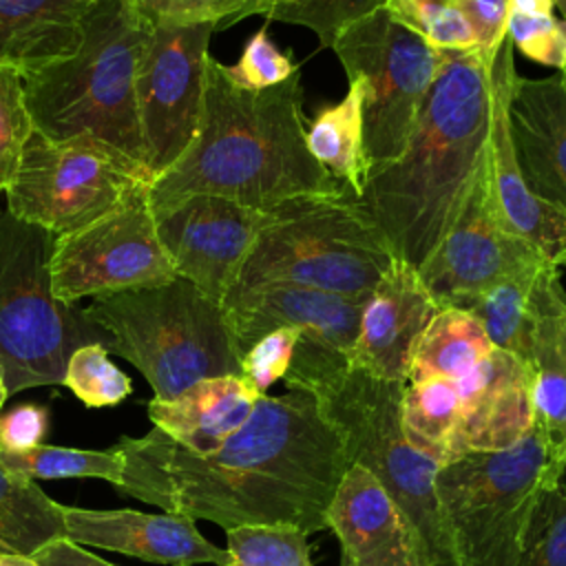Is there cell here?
Listing matches in <instances>:
<instances>
[{"label":"cell","mask_w":566,"mask_h":566,"mask_svg":"<svg viewBox=\"0 0 566 566\" xmlns=\"http://www.w3.org/2000/svg\"><path fill=\"white\" fill-rule=\"evenodd\" d=\"M491 349L493 343L486 329L471 312L440 307L416 345L407 380H458L484 360Z\"/></svg>","instance_id":"obj_28"},{"label":"cell","mask_w":566,"mask_h":566,"mask_svg":"<svg viewBox=\"0 0 566 566\" xmlns=\"http://www.w3.org/2000/svg\"><path fill=\"white\" fill-rule=\"evenodd\" d=\"M491 119V57L447 51L407 148L354 195L396 261L418 270L431 256L489 153Z\"/></svg>","instance_id":"obj_3"},{"label":"cell","mask_w":566,"mask_h":566,"mask_svg":"<svg viewBox=\"0 0 566 566\" xmlns=\"http://www.w3.org/2000/svg\"><path fill=\"white\" fill-rule=\"evenodd\" d=\"M506 35L528 60L564 71L566 66V20L553 13H509Z\"/></svg>","instance_id":"obj_38"},{"label":"cell","mask_w":566,"mask_h":566,"mask_svg":"<svg viewBox=\"0 0 566 566\" xmlns=\"http://www.w3.org/2000/svg\"><path fill=\"white\" fill-rule=\"evenodd\" d=\"M177 276L150 208V184L137 186L117 208L93 223L55 237L51 285L62 303L77 305Z\"/></svg>","instance_id":"obj_12"},{"label":"cell","mask_w":566,"mask_h":566,"mask_svg":"<svg viewBox=\"0 0 566 566\" xmlns=\"http://www.w3.org/2000/svg\"><path fill=\"white\" fill-rule=\"evenodd\" d=\"M53 232L0 208V369L7 396L62 385L77 347L108 345L82 307L53 294Z\"/></svg>","instance_id":"obj_8"},{"label":"cell","mask_w":566,"mask_h":566,"mask_svg":"<svg viewBox=\"0 0 566 566\" xmlns=\"http://www.w3.org/2000/svg\"><path fill=\"white\" fill-rule=\"evenodd\" d=\"M285 387L310 391L338 433L347 462L367 469L405 509L420 533L431 566H453L451 544L436 493L438 464L418 453L402 433L407 382L385 380L312 338H298Z\"/></svg>","instance_id":"obj_4"},{"label":"cell","mask_w":566,"mask_h":566,"mask_svg":"<svg viewBox=\"0 0 566 566\" xmlns=\"http://www.w3.org/2000/svg\"><path fill=\"white\" fill-rule=\"evenodd\" d=\"M389 15L442 51L478 49L475 31L458 0H387Z\"/></svg>","instance_id":"obj_33"},{"label":"cell","mask_w":566,"mask_h":566,"mask_svg":"<svg viewBox=\"0 0 566 566\" xmlns=\"http://www.w3.org/2000/svg\"><path fill=\"white\" fill-rule=\"evenodd\" d=\"M387 0H274L268 20L307 27L321 46L332 49L336 38L354 22L385 7Z\"/></svg>","instance_id":"obj_36"},{"label":"cell","mask_w":566,"mask_h":566,"mask_svg":"<svg viewBox=\"0 0 566 566\" xmlns=\"http://www.w3.org/2000/svg\"><path fill=\"white\" fill-rule=\"evenodd\" d=\"M0 566H38L31 557L22 555H11V553H0Z\"/></svg>","instance_id":"obj_47"},{"label":"cell","mask_w":566,"mask_h":566,"mask_svg":"<svg viewBox=\"0 0 566 566\" xmlns=\"http://www.w3.org/2000/svg\"><path fill=\"white\" fill-rule=\"evenodd\" d=\"M365 301L343 298L294 283H234L221 301L239 356L261 336L292 327L334 352L352 356Z\"/></svg>","instance_id":"obj_16"},{"label":"cell","mask_w":566,"mask_h":566,"mask_svg":"<svg viewBox=\"0 0 566 566\" xmlns=\"http://www.w3.org/2000/svg\"><path fill=\"white\" fill-rule=\"evenodd\" d=\"M307 535L294 526H239L226 531L223 566H314Z\"/></svg>","instance_id":"obj_34"},{"label":"cell","mask_w":566,"mask_h":566,"mask_svg":"<svg viewBox=\"0 0 566 566\" xmlns=\"http://www.w3.org/2000/svg\"><path fill=\"white\" fill-rule=\"evenodd\" d=\"M438 310L418 270L394 261L363 303L349 363L371 376L407 382L416 345Z\"/></svg>","instance_id":"obj_20"},{"label":"cell","mask_w":566,"mask_h":566,"mask_svg":"<svg viewBox=\"0 0 566 566\" xmlns=\"http://www.w3.org/2000/svg\"><path fill=\"white\" fill-rule=\"evenodd\" d=\"M214 24H153L135 77L144 166L161 177L190 146L201 115Z\"/></svg>","instance_id":"obj_13"},{"label":"cell","mask_w":566,"mask_h":566,"mask_svg":"<svg viewBox=\"0 0 566 566\" xmlns=\"http://www.w3.org/2000/svg\"><path fill=\"white\" fill-rule=\"evenodd\" d=\"M228 77L245 91L272 88L296 73L290 55L281 53L265 29L250 35L237 64L226 66Z\"/></svg>","instance_id":"obj_39"},{"label":"cell","mask_w":566,"mask_h":566,"mask_svg":"<svg viewBox=\"0 0 566 566\" xmlns=\"http://www.w3.org/2000/svg\"><path fill=\"white\" fill-rule=\"evenodd\" d=\"M325 528L352 566H431L405 509L363 467L349 464L325 513Z\"/></svg>","instance_id":"obj_17"},{"label":"cell","mask_w":566,"mask_h":566,"mask_svg":"<svg viewBox=\"0 0 566 566\" xmlns=\"http://www.w3.org/2000/svg\"><path fill=\"white\" fill-rule=\"evenodd\" d=\"M9 396H7V389H4V378H2V369H0V407L4 405V400H7Z\"/></svg>","instance_id":"obj_48"},{"label":"cell","mask_w":566,"mask_h":566,"mask_svg":"<svg viewBox=\"0 0 566 566\" xmlns=\"http://www.w3.org/2000/svg\"><path fill=\"white\" fill-rule=\"evenodd\" d=\"M531 369L535 424L548 458L566 467V290L555 265L546 268L537 290Z\"/></svg>","instance_id":"obj_23"},{"label":"cell","mask_w":566,"mask_h":566,"mask_svg":"<svg viewBox=\"0 0 566 566\" xmlns=\"http://www.w3.org/2000/svg\"><path fill=\"white\" fill-rule=\"evenodd\" d=\"M338 566H352V564H349V562H347V559L340 555V564H338Z\"/></svg>","instance_id":"obj_51"},{"label":"cell","mask_w":566,"mask_h":566,"mask_svg":"<svg viewBox=\"0 0 566 566\" xmlns=\"http://www.w3.org/2000/svg\"><path fill=\"white\" fill-rule=\"evenodd\" d=\"M555 7L564 13V18H566V0H555Z\"/></svg>","instance_id":"obj_49"},{"label":"cell","mask_w":566,"mask_h":566,"mask_svg":"<svg viewBox=\"0 0 566 566\" xmlns=\"http://www.w3.org/2000/svg\"><path fill=\"white\" fill-rule=\"evenodd\" d=\"M332 51L347 80L363 88V133L369 172L402 155L447 51L427 44L382 7L347 27ZM367 172V175H369Z\"/></svg>","instance_id":"obj_10"},{"label":"cell","mask_w":566,"mask_h":566,"mask_svg":"<svg viewBox=\"0 0 566 566\" xmlns=\"http://www.w3.org/2000/svg\"><path fill=\"white\" fill-rule=\"evenodd\" d=\"M460 418V389L451 378L407 380L402 391V433L407 442L438 467L453 460Z\"/></svg>","instance_id":"obj_29"},{"label":"cell","mask_w":566,"mask_h":566,"mask_svg":"<svg viewBox=\"0 0 566 566\" xmlns=\"http://www.w3.org/2000/svg\"><path fill=\"white\" fill-rule=\"evenodd\" d=\"M517 77L513 64V42L509 35L491 57L493 119H491V177L497 210L504 223L537 250L551 265H566V212L528 190L520 175L511 128L509 99Z\"/></svg>","instance_id":"obj_19"},{"label":"cell","mask_w":566,"mask_h":566,"mask_svg":"<svg viewBox=\"0 0 566 566\" xmlns=\"http://www.w3.org/2000/svg\"><path fill=\"white\" fill-rule=\"evenodd\" d=\"M119 493L166 513L239 526L325 528V513L349 462L316 398L298 387L261 396L245 424L219 449L192 453L159 429L115 444Z\"/></svg>","instance_id":"obj_1"},{"label":"cell","mask_w":566,"mask_h":566,"mask_svg":"<svg viewBox=\"0 0 566 566\" xmlns=\"http://www.w3.org/2000/svg\"><path fill=\"white\" fill-rule=\"evenodd\" d=\"M458 2L475 31L478 49L486 57H493L506 38L511 2L509 0H458Z\"/></svg>","instance_id":"obj_43"},{"label":"cell","mask_w":566,"mask_h":566,"mask_svg":"<svg viewBox=\"0 0 566 566\" xmlns=\"http://www.w3.org/2000/svg\"><path fill=\"white\" fill-rule=\"evenodd\" d=\"M150 24H214L217 29L234 24L241 0H130Z\"/></svg>","instance_id":"obj_41"},{"label":"cell","mask_w":566,"mask_h":566,"mask_svg":"<svg viewBox=\"0 0 566 566\" xmlns=\"http://www.w3.org/2000/svg\"><path fill=\"white\" fill-rule=\"evenodd\" d=\"M509 128L528 190L566 212V86L559 75L515 77Z\"/></svg>","instance_id":"obj_22"},{"label":"cell","mask_w":566,"mask_h":566,"mask_svg":"<svg viewBox=\"0 0 566 566\" xmlns=\"http://www.w3.org/2000/svg\"><path fill=\"white\" fill-rule=\"evenodd\" d=\"M49 429V411L42 405H20L0 413V451H27L42 444Z\"/></svg>","instance_id":"obj_42"},{"label":"cell","mask_w":566,"mask_h":566,"mask_svg":"<svg viewBox=\"0 0 566 566\" xmlns=\"http://www.w3.org/2000/svg\"><path fill=\"white\" fill-rule=\"evenodd\" d=\"M555 464L537 424L511 449L442 464L436 493L453 566H517L531 509Z\"/></svg>","instance_id":"obj_9"},{"label":"cell","mask_w":566,"mask_h":566,"mask_svg":"<svg viewBox=\"0 0 566 566\" xmlns=\"http://www.w3.org/2000/svg\"><path fill=\"white\" fill-rule=\"evenodd\" d=\"M305 144L312 157L347 190L358 195L367 179V153L363 133V88L349 82L345 97L325 106L310 122Z\"/></svg>","instance_id":"obj_27"},{"label":"cell","mask_w":566,"mask_h":566,"mask_svg":"<svg viewBox=\"0 0 566 566\" xmlns=\"http://www.w3.org/2000/svg\"><path fill=\"white\" fill-rule=\"evenodd\" d=\"M150 29L130 0H93L77 53L24 75L35 130L99 142L146 170L135 77Z\"/></svg>","instance_id":"obj_5"},{"label":"cell","mask_w":566,"mask_h":566,"mask_svg":"<svg viewBox=\"0 0 566 566\" xmlns=\"http://www.w3.org/2000/svg\"><path fill=\"white\" fill-rule=\"evenodd\" d=\"M142 184H153L148 172L99 142L33 130L4 195L15 219L60 237L104 217Z\"/></svg>","instance_id":"obj_11"},{"label":"cell","mask_w":566,"mask_h":566,"mask_svg":"<svg viewBox=\"0 0 566 566\" xmlns=\"http://www.w3.org/2000/svg\"><path fill=\"white\" fill-rule=\"evenodd\" d=\"M272 4H274V0H241V9H239L234 22L250 18V15H265Z\"/></svg>","instance_id":"obj_46"},{"label":"cell","mask_w":566,"mask_h":566,"mask_svg":"<svg viewBox=\"0 0 566 566\" xmlns=\"http://www.w3.org/2000/svg\"><path fill=\"white\" fill-rule=\"evenodd\" d=\"M159 241L177 276L221 303L272 210L214 195H192L153 212Z\"/></svg>","instance_id":"obj_15"},{"label":"cell","mask_w":566,"mask_h":566,"mask_svg":"<svg viewBox=\"0 0 566 566\" xmlns=\"http://www.w3.org/2000/svg\"><path fill=\"white\" fill-rule=\"evenodd\" d=\"M537 261L546 259L520 239L497 210L486 153L453 223L418 274L440 307H462L493 283Z\"/></svg>","instance_id":"obj_14"},{"label":"cell","mask_w":566,"mask_h":566,"mask_svg":"<svg viewBox=\"0 0 566 566\" xmlns=\"http://www.w3.org/2000/svg\"><path fill=\"white\" fill-rule=\"evenodd\" d=\"M102 343L77 347L64 371V387H69L86 407H113L133 391L130 378L108 358Z\"/></svg>","instance_id":"obj_35"},{"label":"cell","mask_w":566,"mask_h":566,"mask_svg":"<svg viewBox=\"0 0 566 566\" xmlns=\"http://www.w3.org/2000/svg\"><path fill=\"white\" fill-rule=\"evenodd\" d=\"M394 261L380 232L345 188L274 208L234 283L279 281L365 301Z\"/></svg>","instance_id":"obj_7"},{"label":"cell","mask_w":566,"mask_h":566,"mask_svg":"<svg viewBox=\"0 0 566 566\" xmlns=\"http://www.w3.org/2000/svg\"><path fill=\"white\" fill-rule=\"evenodd\" d=\"M33 130L22 73L11 66H0V192H4L15 177L22 150Z\"/></svg>","instance_id":"obj_37"},{"label":"cell","mask_w":566,"mask_h":566,"mask_svg":"<svg viewBox=\"0 0 566 566\" xmlns=\"http://www.w3.org/2000/svg\"><path fill=\"white\" fill-rule=\"evenodd\" d=\"M93 0H0V66L24 75L77 53Z\"/></svg>","instance_id":"obj_25"},{"label":"cell","mask_w":566,"mask_h":566,"mask_svg":"<svg viewBox=\"0 0 566 566\" xmlns=\"http://www.w3.org/2000/svg\"><path fill=\"white\" fill-rule=\"evenodd\" d=\"M0 464L29 480H62V478H97L113 486L119 484L124 458L117 447L106 451L66 449L35 444L27 451H0Z\"/></svg>","instance_id":"obj_31"},{"label":"cell","mask_w":566,"mask_h":566,"mask_svg":"<svg viewBox=\"0 0 566 566\" xmlns=\"http://www.w3.org/2000/svg\"><path fill=\"white\" fill-rule=\"evenodd\" d=\"M455 382L460 418L451 462L467 453L511 449L535 427L533 369L517 356L493 347Z\"/></svg>","instance_id":"obj_18"},{"label":"cell","mask_w":566,"mask_h":566,"mask_svg":"<svg viewBox=\"0 0 566 566\" xmlns=\"http://www.w3.org/2000/svg\"><path fill=\"white\" fill-rule=\"evenodd\" d=\"M298 73L263 88H239L208 55L203 102L188 150L150 184L153 212L192 195H214L274 210L345 190L307 150Z\"/></svg>","instance_id":"obj_2"},{"label":"cell","mask_w":566,"mask_h":566,"mask_svg":"<svg viewBox=\"0 0 566 566\" xmlns=\"http://www.w3.org/2000/svg\"><path fill=\"white\" fill-rule=\"evenodd\" d=\"M66 537L77 544L124 553L146 562L195 566L228 562V551L206 539L195 520L177 513H142L133 509L95 511L62 504Z\"/></svg>","instance_id":"obj_21"},{"label":"cell","mask_w":566,"mask_h":566,"mask_svg":"<svg viewBox=\"0 0 566 566\" xmlns=\"http://www.w3.org/2000/svg\"><path fill=\"white\" fill-rule=\"evenodd\" d=\"M82 310L108 336L106 349L137 367L157 400H172L203 378L241 371L221 303L181 276L95 296Z\"/></svg>","instance_id":"obj_6"},{"label":"cell","mask_w":566,"mask_h":566,"mask_svg":"<svg viewBox=\"0 0 566 566\" xmlns=\"http://www.w3.org/2000/svg\"><path fill=\"white\" fill-rule=\"evenodd\" d=\"M38 566H115L95 553L82 548V544L73 542L71 537H57L44 544L40 551L31 555Z\"/></svg>","instance_id":"obj_44"},{"label":"cell","mask_w":566,"mask_h":566,"mask_svg":"<svg viewBox=\"0 0 566 566\" xmlns=\"http://www.w3.org/2000/svg\"><path fill=\"white\" fill-rule=\"evenodd\" d=\"M555 464L542 484L522 537L517 566H566V484Z\"/></svg>","instance_id":"obj_32"},{"label":"cell","mask_w":566,"mask_h":566,"mask_svg":"<svg viewBox=\"0 0 566 566\" xmlns=\"http://www.w3.org/2000/svg\"><path fill=\"white\" fill-rule=\"evenodd\" d=\"M259 398L239 374L203 378L172 400L153 398L148 418L172 442L203 455L245 424Z\"/></svg>","instance_id":"obj_24"},{"label":"cell","mask_w":566,"mask_h":566,"mask_svg":"<svg viewBox=\"0 0 566 566\" xmlns=\"http://www.w3.org/2000/svg\"><path fill=\"white\" fill-rule=\"evenodd\" d=\"M301 332L292 327L274 329L261 336L243 356H241V371L239 376L259 394L265 396L268 389L285 378L294 349L298 345Z\"/></svg>","instance_id":"obj_40"},{"label":"cell","mask_w":566,"mask_h":566,"mask_svg":"<svg viewBox=\"0 0 566 566\" xmlns=\"http://www.w3.org/2000/svg\"><path fill=\"white\" fill-rule=\"evenodd\" d=\"M64 535L62 504L51 500L35 480L15 475L0 464V553L31 557Z\"/></svg>","instance_id":"obj_30"},{"label":"cell","mask_w":566,"mask_h":566,"mask_svg":"<svg viewBox=\"0 0 566 566\" xmlns=\"http://www.w3.org/2000/svg\"><path fill=\"white\" fill-rule=\"evenodd\" d=\"M548 265V261H537L520 268L458 307L482 323L493 347L517 356L528 367L537 290Z\"/></svg>","instance_id":"obj_26"},{"label":"cell","mask_w":566,"mask_h":566,"mask_svg":"<svg viewBox=\"0 0 566 566\" xmlns=\"http://www.w3.org/2000/svg\"><path fill=\"white\" fill-rule=\"evenodd\" d=\"M511 11L520 13H553L555 0H509Z\"/></svg>","instance_id":"obj_45"},{"label":"cell","mask_w":566,"mask_h":566,"mask_svg":"<svg viewBox=\"0 0 566 566\" xmlns=\"http://www.w3.org/2000/svg\"><path fill=\"white\" fill-rule=\"evenodd\" d=\"M566 20V18H564ZM559 82L566 86V66H564V71H559Z\"/></svg>","instance_id":"obj_50"}]
</instances>
